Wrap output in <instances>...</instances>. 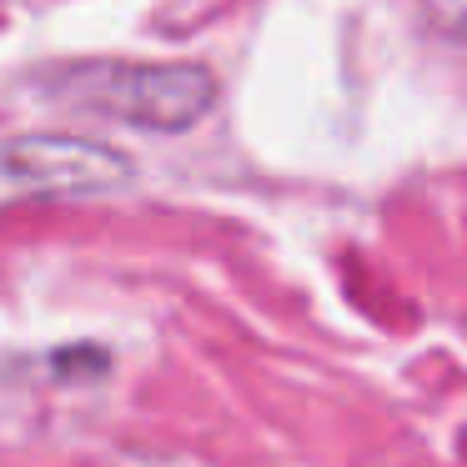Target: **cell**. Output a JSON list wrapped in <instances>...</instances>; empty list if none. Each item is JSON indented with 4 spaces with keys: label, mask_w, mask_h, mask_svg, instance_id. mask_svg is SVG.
I'll return each instance as SVG.
<instances>
[{
    "label": "cell",
    "mask_w": 467,
    "mask_h": 467,
    "mask_svg": "<svg viewBox=\"0 0 467 467\" xmlns=\"http://www.w3.org/2000/svg\"><path fill=\"white\" fill-rule=\"evenodd\" d=\"M422 5L442 31H457V26H462V11H467V0H422Z\"/></svg>",
    "instance_id": "obj_3"
},
{
    "label": "cell",
    "mask_w": 467,
    "mask_h": 467,
    "mask_svg": "<svg viewBox=\"0 0 467 467\" xmlns=\"http://www.w3.org/2000/svg\"><path fill=\"white\" fill-rule=\"evenodd\" d=\"M56 101L111 116L141 131H192L216 106L206 66H141V61H81L56 76Z\"/></svg>",
    "instance_id": "obj_1"
},
{
    "label": "cell",
    "mask_w": 467,
    "mask_h": 467,
    "mask_svg": "<svg viewBox=\"0 0 467 467\" xmlns=\"http://www.w3.org/2000/svg\"><path fill=\"white\" fill-rule=\"evenodd\" d=\"M131 182V161L116 146L81 136H5L0 141V202L41 196H106Z\"/></svg>",
    "instance_id": "obj_2"
}]
</instances>
